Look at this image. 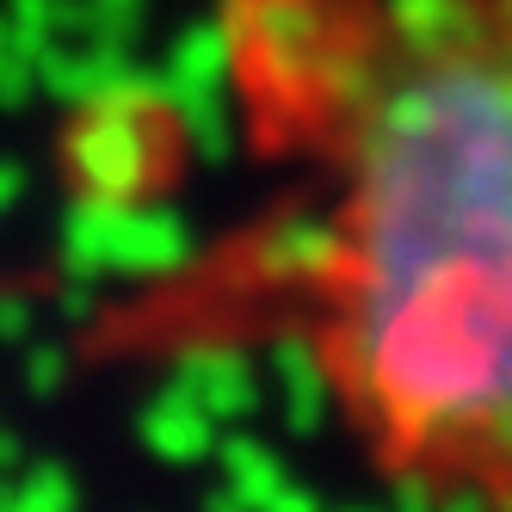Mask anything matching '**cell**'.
Instances as JSON below:
<instances>
[{
    "label": "cell",
    "instance_id": "1",
    "mask_svg": "<svg viewBox=\"0 0 512 512\" xmlns=\"http://www.w3.org/2000/svg\"><path fill=\"white\" fill-rule=\"evenodd\" d=\"M260 210L105 346L290 352L432 512H512V0H223Z\"/></svg>",
    "mask_w": 512,
    "mask_h": 512
}]
</instances>
